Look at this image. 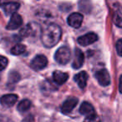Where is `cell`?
Masks as SVG:
<instances>
[{"mask_svg": "<svg viewBox=\"0 0 122 122\" xmlns=\"http://www.w3.org/2000/svg\"><path fill=\"white\" fill-rule=\"evenodd\" d=\"M99 84L102 86H108L110 84V76L109 72L105 69H101L98 70L95 75Z\"/></svg>", "mask_w": 122, "mask_h": 122, "instance_id": "4", "label": "cell"}, {"mask_svg": "<svg viewBox=\"0 0 122 122\" xmlns=\"http://www.w3.org/2000/svg\"><path fill=\"white\" fill-rule=\"evenodd\" d=\"M84 122H101V121H100V117H99L96 114H95V115L87 116L86 118L85 119Z\"/></svg>", "mask_w": 122, "mask_h": 122, "instance_id": "19", "label": "cell"}, {"mask_svg": "<svg viewBox=\"0 0 122 122\" xmlns=\"http://www.w3.org/2000/svg\"><path fill=\"white\" fill-rule=\"evenodd\" d=\"M67 22L70 26L72 28H75L78 29L80 27L83 22V15L80 13H74L71 14L67 19Z\"/></svg>", "mask_w": 122, "mask_h": 122, "instance_id": "8", "label": "cell"}, {"mask_svg": "<svg viewBox=\"0 0 122 122\" xmlns=\"http://www.w3.org/2000/svg\"><path fill=\"white\" fill-rule=\"evenodd\" d=\"M119 91L120 94H122V75H120V80H119Z\"/></svg>", "mask_w": 122, "mask_h": 122, "instance_id": "22", "label": "cell"}, {"mask_svg": "<svg viewBox=\"0 0 122 122\" xmlns=\"http://www.w3.org/2000/svg\"><path fill=\"white\" fill-rule=\"evenodd\" d=\"M48 65V59L44 55L39 54L35 56L32 59L30 63V66L34 70H44Z\"/></svg>", "mask_w": 122, "mask_h": 122, "instance_id": "3", "label": "cell"}, {"mask_svg": "<svg viewBox=\"0 0 122 122\" xmlns=\"http://www.w3.org/2000/svg\"><path fill=\"white\" fill-rule=\"evenodd\" d=\"M17 100H18L17 95H14V94H9V95H3L0 98V104L4 107L10 108L13 105H14V104L17 102Z\"/></svg>", "mask_w": 122, "mask_h": 122, "instance_id": "10", "label": "cell"}, {"mask_svg": "<svg viewBox=\"0 0 122 122\" xmlns=\"http://www.w3.org/2000/svg\"><path fill=\"white\" fill-rule=\"evenodd\" d=\"M84 61H85V55H84L83 52L80 49H75V58H74L73 63H72V67L75 70H78L84 65Z\"/></svg>", "mask_w": 122, "mask_h": 122, "instance_id": "11", "label": "cell"}, {"mask_svg": "<svg viewBox=\"0 0 122 122\" xmlns=\"http://www.w3.org/2000/svg\"><path fill=\"white\" fill-rule=\"evenodd\" d=\"M71 58V51L67 46H63L57 49L54 54V59L57 63L60 65H65L70 60Z\"/></svg>", "mask_w": 122, "mask_h": 122, "instance_id": "2", "label": "cell"}, {"mask_svg": "<svg viewBox=\"0 0 122 122\" xmlns=\"http://www.w3.org/2000/svg\"><path fill=\"white\" fill-rule=\"evenodd\" d=\"M8 65V59L4 56H0V71L4 70Z\"/></svg>", "mask_w": 122, "mask_h": 122, "instance_id": "20", "label": "cell"}, {"mask_svg": "<svg viewBox=\"0 0 122 122\" xmlns=\"http://www.w3.org/2000/svg\"><path fill=\"white\" fill-rule=\"evenodd\" d=\"M77 103H78V99L77 98H75V97L68 98L61 106V112L65 115L70 113L77 105Z\"/></svg>", "mask_w": 122, "mask_h": 122, "instance_id": "7", "label": "cell"}, {"mask_svg": "<svg viewBox=\"0 0 122 122\" xmlns=\"http://www.w3.org/2000/svg\"><path fill=\"white\" fill-rule=\"evenodd\" d=\"M26 51V47L24 44H16L11 49V54L14 55H20V54H24Z\"/></svg>", "mask_w": 122, "mask_h": 122, "instance_id": "17", "label": "cell"}, {"mask_svg": "<svg viewBox=\"0 0 122 122\" xmlns=\"http://www.w3.org/2000/svg\"><path fill=\"white\" fill-rule=\"evenodd\" d=\"M113 22L116 26L122 28V9L118 8L115 10L113 14Z\"/></svg>", "mask_w": 122, "mask_h": 122, "instance_id": "15", "label": "cell"}, {"mask_svg": "<svg viewBox=\"0 0 122 122\" xmlns=\"http://www.w3.org/2000/svg\"><path fill=\"white\" fill-rule=\"evenodd\" d=\"M31 107V101L29 100H23L22 101L19 102V104L18 105V110L21 113L27 111L28 110H29V108Z\"/></svg>", "mask_w": 122, "mask_h": 122, "instance_id": "16", "label": "cell"}, {"mask_svg": "<svg viewBox=\"0 0 122 122\" xmlns=\"http://www.w3.org/2000/svg\"><path fill=\"white\" fill-rule=\"evenodd\" d=\"M97 39H98V36L96 34L93 32L88 33V34H85V35H82L80 37L78 38V43L79 44H80L81 46H87L90 45L93 43L96 42Z\"/></svg>", "mask_w": 122, "mask_h": 122, "instance_id": "5", "label": "cell"}, {"mask_svg": "<svg viewBox=\"0 0 122 122\" xmlns=\"http://www.w3.org/2000/svg\"><path fill=\"white\" fill-rule=\"evenodd\" d=\"M87 80H88V75L85 71H81L75 75L74 80L77 83L79 87L81 89H84L86 86Z\"/></svg>", "mask_w": 122, "mask_h": 122, "instance_id": "13", "label": "cell"}, {"mask_svg": "<svg viewBox=\"0 0 122 122\" xmlns=\"http://www.w3.org/2000/svg\"><path fill=\"white\" fill-rule=\"evenodd\" d=\"M69 75L65 72L59 71V70H56L53 73V80L55 84L59 85H61L65 84V82L68 80Z\"/></svg>", "mask_w": 122, "mask_h": 122, "instance_id": "12", "label": "cell"}, {"mask_svg": "<svg viewBox=\"0 0 122 122\" xmlns=\"http://www.w3.org/2000/svg\"><path fill=\"white\" fill-rule=\"evenodd\" d=\"M116 51L117 54L122 57V39H119L116 43Z\"/></svg>", "mask_w": 122, "mask_h": 122, "instance_id": "21", "label": "cell"}, {"mask_svg": "<svg viewBox=\"0 0 122 122\" xmlns=\"http://www.w3.org/2000/svg\"><path fill=\"white\" fill-rule=\"evenodd\" d=\"M80 114H82L83 115H85L86 117L95 114V110L94 109V107L92 106V105L86 101L83 102L81 104V105L80 107Z\"/></svg>", "mask_w": 122, "mask_h": 122, "instance_id": "14", "label": "cell"}, {"mask_svg": "<svg viewBox=\"0 0 122 122\" xmlns=\"http://www.w3.org/2000/svg\"><path fill=\"white\" fill-rule=\"evenodd\" d=\"M0 6L4 9V13L7 15L15 14L16 11L19 10L20 4L17 2H0Z\"/></svg>", "mask_w": 122, "mask_h": 122, "instance_id": "6", "label": "cell"}, {"mask_svg": "<svg viewBox=\"0 0 122 122\" xmlns=\"http://www.w3.org/2000/svg\"><path fill=\"white\" fill-rule=\"evenodd\" d=\"M34 27L31 26V24H27L24 28H23L20 31V35H22L23 37H29V36L34 34Z\"/></svg>", "mask_w": 122, "mask_h": 122, "instance_id": "18", "label": "cell"}, {"mask_svg": "<svg viewBox=\"0 0 122 122\" xmlns=\"http://www.w3.org/2000/svg\"><path fill=\"white\" fill-rule=\"evenodd\" d=\"M23 24V19L19 14H14L10 18L9 24L7 25V29L8 30H14V29H19V27H21Z\"/></svg>", "mask_w": 122, "mask_h": 122, "instance_id": "9", "label": "cell"}, {"mask_svg": "<svg viewBox=\"0 0 122 122\" xmlns=\"http://www.w3.org/2000/svg\"><path fill=\"white\" fill-rule=\"evenodd\" d=\"M62 35V31L58 24H49L41 31V40L47 48H52L58 44Z\"/></svg>", "mask_w": 122, "mask_h": 122, "instance_id": "1", "label": "cell"}]
</instances>
